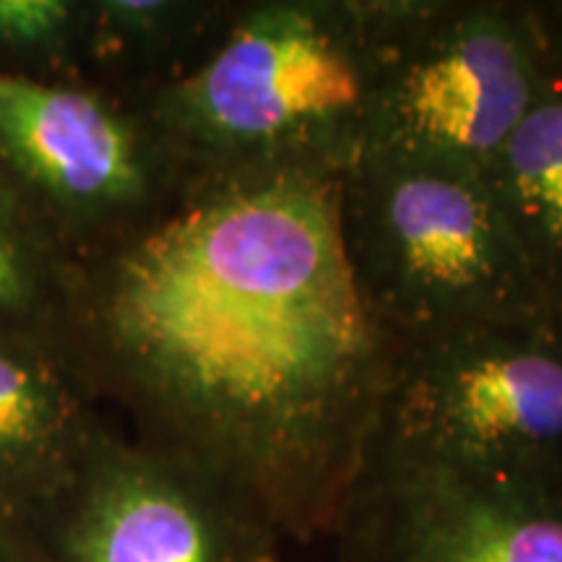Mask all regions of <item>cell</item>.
I'll list each match as a JSON object with an SVG mask.
<instances>
[{
    "label": "cell",
    "mask_w": 562,
    "mask_h": 562,
    "mask_svg": "<svg viewBox=\"0 0 562 562\" xmlns=\"http://www.w3.org/2000/svg\"><path fill=\"white\" fill-rule=\"evenodd\" d=\"M83 318L140 440L224 476L286 542L328 537L393 357L344 252L336 175H199L100 248Z\"/></svg>",
    "instance_id": "cell-1"
},
{
    "label": "cell",
    "mask_w": 562,
    "mask_h": 562,
    "mask_svg": "<svg viewBox=\"0 0 562 562\" xmlns=\"http://www.w3.org/2000/svg\"><path fill=\"white\" fill-rule=\"evenodd\" d=\"M370 79L360 0H245L201 60L144 102L195 178H341L364 154Z\"/></svg>",
    "instance_id": "cell-2"
},
{
    "label": "cell",
    "mask_w": 562,
    "mask_h": 562,
    "mask_svg": "<svg viewBox=\"0 0 562 562\" xmlns=\"http://www.w3.org/2000/svg\"><path fill=\"white\" fill-rule=\"evenodd\" d=\"M339 224L351 277L393 344L558 323L476 175L362 157L339 178Z\"/></svg>",
    "instance_id": "cell-3"
},
{
    "label": "cell",
    "mask_w": 562,
    "mask_h": 562,
    "mask_svg": "<svg viewBox=\"0 0 562 562\" xmlns=\"http://www.w3.org/2000/svg\"><path fill=\"white\" fill-rule=\"evenodd\" d=\"M372 79L362 157L482 178L537 100L547 42L533 3L360 0Z\"/></svg>",
    "instance_id": "cell-4"
},
{
    "label": "cell",
    "mask_w": 562,
    "mask_h": 562,
    "mask_svg": "<svg viewBox=\"0 0 562 562\" xmlns=\"http://www.w3.org/2000/svg\"><path fill=\"white\" fill-rule=\"evenodd\" d=\"M372 446L476 476L562 484V326L393 344Z\"/></svg>",
    "instance_id": "cell-5"
},
{
    "label": "cell",
    "mask_w": 562,
    "mask_h": 562,
    "mask_svg": "<svg viewBox=\"0 0 562 562\" xmlns=\"http://www.w3.org/2000/svg\"><path fill=\"white\" fill-rule=\"evenodd\" d=\"M37 526L53 562H281L286 542L203 463L104 430Z\"/></svg>",
    "instance_id": "cell-6"
},
{
    "label": "cell",
    "mask_w": 562,
    "mask_h": 562,
    "mask_svg": "<svg viewBox=\"0 0 562 562\" xmlns=\"http://www.w3.org/2000/svg\"><path fill=\"white\" fill-rule=\"evenodd\" d=\"M0 159L97 245L121 240L195 175L144 97L0 74Z\"/></svg>",
    "instance_id": "cell-7"
},
{
    "label": "cell",
    "mask_w": 562,
    "mask_h": 562,
    "mask_svg": "<svg viewBox=\"0 0 562 562\" xmlns=\"http://www.w3.org/2000/svg\"><path fill=\"white\" fill-rule=\"evenodd\" d=\"M328 537L339 562H562V484L370 446Z\"/></svg>",
    "instance_id": "cell-8"
},
{
    "label": "cell",
    "mask_w": 562,
    "mask_h": 562,
    "mask_svg": "<svg viewBox=\"0 0 562 562\" xmlns=\"http://www.w3.org/2000/svg\"><path fill=\"white\" fill-rule=\"evenodd\" d=\"M100 432L66 372L0 328V508L37 521Z\"/></svg>",
    "instance_id": "cell-9"
},
{
    "label": "cell",
    "mask_w": 562,
    "mask_h": 562,
    "mask_svg": "<svg viewBox=\"0 0 562 562\" xmlns=\"http://www.w3.org/2000/svg\"><path fill=\"white\" fill-rule=\"evenodd\" d=\"M482 180L562 326V60L550 50L537 100Z\"/></svg>",
    "instance_id": "cell-10"
},
{
    "label": "cell",
    "mask_w": 562,
    "mask_h": 562,
    "mask_svg": "<svg viewBox=\"0 0 562 562\" xmlns=\"http://www.w3.org/2000/svg\"><path fill=\"white\" fill-rule=\"evenodd\" d=\"M235 3L100 0L87 5V45L123 70L131 94L146 97L178 79L220 37Z\"/></svg>",
    "instance_id": "cell-11"
},
{
    "label": "cell",
    "mask_w": 562,
    "mask_h": 562,
    "mask_svg": "<svg viewBox=\"0 0 562 562\" xmlns=\"http://www.w3.org/2000/svg\"><path fill=\"white\" fill-rule=\"evenodd\" d=\"M50 286V256L19 201L0 186V328L37 311Z\"/></svg>",
    "instance_id": "cell-12"
},
{
    "label": "cell",
    "mask_w": 562,
    "mask_h": 562,
    "mask_svg": "<svg viewBox=\"0 0 562 562\" xmlns=\"http://www.w3.org/2000/svg\"><path fill=\"white\" fill-rule=\"evenodd\" d=\"M87 34V5L68 0H0V47L58 53Z\"/></svg>",
    "instance_id": "cell-13"
},
{
    "label": "cell",
    "mask_w": 562,
    "mask_h": 562,
    "mask_svg": "<svg viewBox=\"0 0 562 562\" xmlns=\"http://www.w3.org/2000/svg\"><path fill=\"white\" fill-rule=\"evenodd\" d=\"M0 562H53L34 518L0 508Z\"/></svg>",
    "instance_id": "cell-14"
},
{
    "label": "cell",
    "mask_w": 562,
    "mask_h": 562,
    "mask_svg": "<svg viewBox=\"0 0 562 562\" xmlns=\"http://www.w3.org/2000/svg\"><path fill=\"white\" fill-rule=\"evenodd\" d=\"M539 26H542L547 50L552 58L562 60V0L560 3H533Z\"/></svg>",
    "instance_id": "cell-15"
}]
</instances>
